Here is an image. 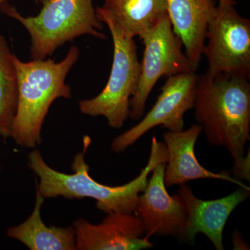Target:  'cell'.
Instances as JSON below:
<instances>
[{"mask_svg":"<svg viewBox=\"0 0 250 250\" xmlns=\"http://www.w3.org/2000/svg\"><path fill=\"white\" fill-rule=\"evenodd\" d=\"M91 143L90 136L83 138V150L74 156L72 174H65L52 168L46 164L42 154L34 149L28 156V166L39 178L36 188L44 198L62 197L66 199L85 197L96 200L98 210L106 214L115 212L134 213L140 194L146 188L148 177L156 166L167 163L165 143L152 138L150 154L146 167L131 182L123 186L110 187L99 183L90 175V167L85 160V153Z\"/></svg>","mask_w":250,"mask_h":250,"instance_id":"cell-1","label":"cell"},{"mask_svg":"<svg viewBox=\"0 0 250 250\" xmlns=\"http://www.w3.org/2000/svg\"><path fill=\"white\" fill-rule=\"evenodd\" d=\"M250 77L220 74L199 75L193 108L208 143L225 147L234 161H246L244 150L250 140Z\"/></svg>","mask_w":250,"mask_h":250,"instance_id":"cell-2","label":"cell"},{"mask_svg":"<svg viewBox=\"0 0 250 250\" xmlns=\"http://www.w3.org/2000/svg\"><path fill=\"white\" fill-rule=\"evenodd\" d=\"M72 46L60 62L52 59L24 62L13 55L18 80V103L10 138L22 147L36 149L42 143V125L52 103L71 98L65 79L80 56Z\"/></svg>","mask_w":250,"mask_h":250,"instance_id":"cell-3","label":"cell"},{"mask_svg":"<svg viewBox=\"0 0 250 250\" xmlns=\"http://www.w3.org/2000/svg\"><path fill=\"white\" fill-rule=\"evenodd\" d=\"M42 4L36 16L24 17L5 3L0 11L18 21L30 35L31 58L43 60L67 42L90 35L104 40L103 22L98 19L93 0H37Z\"/></svg>","mask_w":250,"mask_h":250,"instance_id":"cell-4","label":"cell"},{"mask_svg":"<svg viewBox=\"0 0 250 250\" xmlns=\"http://www.w3.org/2000/svg\"><path fill=\"white\" fill-rule=\"evenodd\" d=\"M108 26L113 42V57L107 83L95 98L81 100V113L103 116L108 125L121 129L129 117V103L141 77V66L137 47L133 38L126 36L106 18L100 20Z\"/></svg>","mask_w":250,"mask_h":250,"instance_id":"cell-5","label":"cell"},{"mask_svg":"<svg viewBox=\"0 0 250 250\" xmlns=\"http://www.w3.org/2000/svg\"><path fill=\"white\" fill-rule=\"evenodd\" d=\"M236 4L220 1L208 22L203 54L210 75L250 76V21L238 14Z\"/></svg>","mask_w":250,"mask_h":250,"instance_id":"cell-6","label":"cell"},{"mask_svg":"<svg viewBox=\"0 0 250 250\" xmlns=\"http://www.w3.org/2000/svg\"><path fill=\"white\" fill-rule=\"evenodd\" d=\"M139 37L145 49L139 85L129 103V117L134 121L142 118L149 95L161 77L197 70L182 51L183 44L174 34L167 14Z\"/></svg>","mask_w":250,"mask_h":250,"instance_id":"cell-7","label":"cell"},{"mask_svg":"<svg viewBox=\"0 0 250 250\" xmlns=\"http://www.w3.org/2000/svg\"><path fill=\"white\" fill-rule=\"evenodd\" d=\"M198 76L196 71H192L169 77L152 109L137 125L113 140L112 151L125 152L157 126L171 131H182L184 114L193 108Z\"/></svg>","mask_w":250,"mask_h":250,"instance_id":"cell-8","label":"cell"},{"mask_svg":"<svg viewBox=\"0 0 250 250\" xmlns=\"http://www.w3.org/2000/svg\"><path fill=\"white\" fill-rule=\"evenodd\" d=\"M166 163L154 167L146 188L140 194L134 214L145 229V236H173L182 239L187 222L185 203L178 194L169 195L164 172Z\"/></svg>","mask_w":250,"mask_h":250,"instance_id":"cell-9","label":"cell"},{"mask_svg":"<svg viewBox=\"0 0 250 250\" xmlns=\"http://www.w3.org/2000/svg\"><path fill=\"white\" fill-rule=\"evenodd\" d=\"M72 227L78 250H141L154 246L144 236V227L134 213L112 212L98 225L80 218Z\"/></svg>","mask_w":250,"mask_h":250,"instance_id":"cell-10","label":"cell"},{"mask_svg":"<svg viewBox=\"0 0 250 250\" xmlns=\"http://www.w3.org/2000/svg\"><path fill=\"white\" fill-rule=\"evenodd\" d=\"M177 194L182 197L187 210V222L182 240L193 243L197 233H203L215 250H224V228L233 210L249 198L250 190L240 187L233 193L214 200L197 198L191 187L181 184Z\"/></svg>","mask_w":250,"mask_h":250,"instance_id":"cell-11","label":"cell"},{"mask_svg":"<svg viewBox=\"0 0 250 250\" xmlns=\"http://www.w3.org/2000/svg\"><path fill=\"white\" fill-rule=\"evenodd\" d=\"M202 132L201 125L193 124L185 131H167L163 135L167 151V161L164 172L166 187L181 185L195 179H215L250 190L249 187L233 178L228 171L215 173L207 170L198 162L195 146Z\"/></svg>","mask_w":250,"mask_h":250,"instance_id":"cell-12","label":"cell"},{"mask_svg":"<svg viewBox=\"0 0 250 250\" xmlns=\"http://www.w3.org/2000/svg\"><path fill=\"white\" fill-rule=\"evenodd\" d=\"M172 29L195 68L203 56L207 27L213 14V0H165Z\"/></svg>","mask_w":250,"mask_h":250,"instance_id":"cell-13","label":"cell"},{"mask_svg":"<svg viewBox=\"0 0 250 250\" xmlns=\"http://www.w3.org/2000/svg\"><path fill=\"white\" fill-rule=\"evenodd\" d=\"M95 11L100 21L109 20L133 39L156 27L167 14L165 0H104Z\"/></svg>","mask_w":250,"mask_h":250,"instance_id":"cell-14","label":"cell"},{"mask_svg":"<svg viewBox=\"0 0 250 250\" xmlns=\"http://www.w3.org/2000/svg\"><path fill=\"white\" fill-rule=\"evenodd\" d=\"M45 200L36 188L35 206L30 216L22 223L10 228L6 235L30 250H76L73 227H48L42 221L41 208Z\"/></svg>","mask_w":250,"mask_h":250,"instance_id":"cell-15","label":"cell"},{"mask_svg":"<svg viewBox=\"0 0 250 250\" xmlns=\"http://www.w3.org/2000/svg\"><path fill=\"white\" fill-rule=\"evenodd\" d=\"M13 55L4 36L0 35V137L6 141L17 111L18 80Z\"/></svg>","mask_w":250,"mask_h":250,"instance_id":"cell-16","label":"cell"},{"mask_svg":"<svg viewBox=\"0 0 250 250\" xmlns=\"http://www.w3.org/2000/svg\"><path fill=\"white\" fill-rule=\"evenodd\" d=\"M233 249L235 250H250V246L247 243L238 230H235L232 234Z\"/></svg>","mask_w":250,"mask_h":250,"instance_id":"cell-17","label":"cell"},{"mask_svg":"<svg viewBox=\"0 0 250 250\" xmlns=\"http://www.w3.org/2000/svg\"><path fill=\"white\" fill-rule=\"evenodd\" d=\"M9 0H0V7L2 6L3 4H5V3L7 2Z\"/></svg>","mask_w":250,"mask_h":250,"instance_id":"cell-18","label":"cell"},{"mask_svg":"<svg viewBox=\"0 0 250 250\" xmlns=\"http://www.w3.org/2000/svg\"><path fill=\"white\" fill-rule=\"evenodd\" d=\"M218 2H220V1H226V0H218Z\"/></svg>","mask_w":250,"mask_h":250,"instance_id":"cell-19","label":"cell"}]
</instances>
